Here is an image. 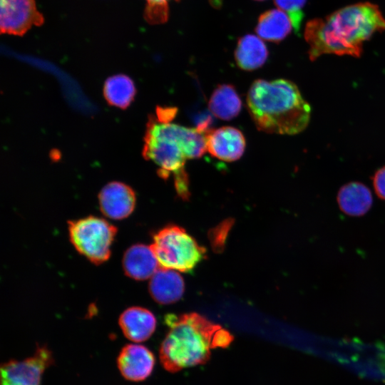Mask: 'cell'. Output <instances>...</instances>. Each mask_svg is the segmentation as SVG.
I'll return each mask as SVG.
<instances>
[{"instance_id":"cell-1","label":"cell","mask_w":385,"mask_h":385,"mask_svg":"<svg viewBox=\"0 0 385 385\" xmlns=\"http://www.w3.org/2000/svg\"><path fill=\"white\" fill-rule=\"evenodd\" d=\"M385 30V19L378 6L359 3L340 9L324 19L307 22L304 38L311 61L323 54L359 57L363 43Z\"/></svg>"},{"instance_id":"cell-2","label":"cell","mask_w":385,"mask_h":385,"mask_svg":"<svg viewBox=\"0 0 385 385\" xmlns=\"http://www.w3.org/2000/svg\"><path fill=\"white\" fill-rule=\"evenodd\" d=\"M210 130L206 123L191 128L155 116L149 118L143 155L158 166L161 178L167 179L171 173L173 174L177 193L183 200H188L190 195L185 161L199 158L207 151Z\"/></svg>"},{"instance_id":"cell-3","label":"cell","mask_w":385,"mask_h":385,"mask_svg":"<svg viewBox=\"0 0 385 385\" xmlns=\"http://www.w3.org/2000/svg\"><path fill=\"white\" fill-rule=\"evenodd\" d=\"M165 322L169 329L159 357L164 369L171 373L206 363L212 349L226 348L233 340L227 329L197 313L168 314Z\"/></svg>"},{"instance_id":"cell-4","label":"cell","mask_w":385,"mask_h":385,"mask_svg":"<svg viewBox=\"0 0 385 385\" xmlns=\"http://www.w3.org/2000/svg\"><path fill=\"white\" fill-rule=\"evenodd\" d=\"M246 101L257 128L265 133L295 135L303 131L310 120L309 104L298 87L287 79L255 81Z\"/></svg>"},{"instance_id":"cell-5","label":"cell","mask_w":385,"mask_h":385,"mask_svg":"<svg viewBox=\"0 0 385 385\" xmlns=\"http://www.w3.org/2000/svg\"><path fill=\"white\" fill-rule=\"evenodd\" d=\"M161 267L192 271L205 257L206 250L183 228L168 225L153 236L150 245Z\"/></svg>"},{"instance_id":"cell-6","label":"cell","mask_w":385,"mask_h":385,"mask_svg":"<svg viewBox=\"0 0 385 385\" xmlns=\"http://www.w3.org/2000/svg\"><path fill=\"white\" fill-rule=\"evenodd\" d=\"M71 243L76 250L96 265L107 261L117 228L106 220L88 216L68 222Z\"/></svg>"},{"instance_id":"cell-7","label":"cell","mask_w":385,"mask_h":385,"mask_svg":"<svg viewBox=\"0 0 385 385\" xmlns=\"http://www.w3.org/2000/svg\"><path fill=\"white\" fill-rule=\"evenodd\" d=\"M53 364L51 353L37 348L24 360H9L1 366V385H41L45 370Z\"/></svg>"},{"instance_id":"cell-8","label":"cell","mask_w":385,"mask_h":385,"mask_svg":"<svg viewBox=\"0 0 385 385\" xmlns=\"http://www.w3.org/2000/svg\"><path fill=\"white\" fill-rule=\"evenodd\" d=\"M43 21L35 0H0L2 34L22 36L32 26H41Z\"/></svg>"},{"instance_id":"cell-9","label":"cell","mask_w":385,"mask_h":385,"mask_svg":"<svg viewBox=\"0 0 385 385\" xmlns=\"http://www.w3.org/2000/svg\"><path fill=\"white\" fill-rule=\"evenodd\" d=\"M155 356L146 346L138 344L124 346L117 358V366L123 377L138 382L146 379L152 373Z\"/></svg>"},{"instance_id":"cell-10","label":"cell","mask_w":385,"mask_h":385,"mask_svg":"<svg viewBox=\"0 0 385 385\" xmlns=\"http://www.w3.org/2000/svg\"><path fill=\"white\" fill-rule=\"evenodd\" d=\"M102 213L113 220H122L129 216L135 205V194L128 185L120 182H111L105 185L98 195Z\"/></svg>"},{"instance_id":"cell-11","label":"cell","mask_w":385,"mask_h":385,"mask_svg":"<svg viewBox=\"0 0 385 385\" xmlns=\"http://www.w3.org/2000/svg\"><path fill=\"white\" fill-rule=\"evenodd\" d=\"M245 145L242 133L234 127L224 126L210 130L207 135V151L225 162L240 159L245 152Z\"/></svg>"},{"instance_id":"cell-12","label":"cell","mask_w":385,"mask_h":385,"mask_svg":"<svg viewBox=\"0 0 385 385\" xmlns=\"http://www.w3.org/2000/svg\"><path fill=\"white\" fill-rule=\"evenodd\" d=\"M118 323L124 336L136 343L148 340L156 327L154 314L140 307L126 309L120 315Z\"/></svg>"},{"instance_id":"cell-13","label":"cell","mask_w":385,"mask_h":385,"mask_svg":"<svg viewBox=\"0 0 385 385\" xmlns=\"http://www.w3.org/2000/svg\"><path fill=\"white\" fill-rule=\"evenodd\" d=\"M185 289L181 275L174 270L159 268L150 277L149 292L153 299L160 304L178 301Z\"/></svg>"},{"instance_id":"cell-14","label":"cell","mask_w":385,"mask_h":385,"mask_svg":"<svg viewBox=\"0 0 385 385\" xmlns=\"http://www.w3.org/2000/svg\"><path fill=\"white\" fill-rule=\"evenodd\" d=\"M158 265L151 247L143 244L130 247L123 257V267L125 274L136 280L151 277L159 269Z\"/></svg>"},{"instance_id":"cell-15","label":"cell","mask_w":385,"mask_h":385,"mask_svg":"<svg viewBox=\"0 0 385 385\" xmlns=\"http://www.w3.org/2000/svg\"><path fill=\"white\" fill-rule=\"evenodd\" d=\"M373 198L369 188L359 182L343 185L337 194L341 210L350 216H361L371 207Z\"/></svg>"},{"instance_id":"cell-16","label":"cell","mask_w":385,"mask_h":385,"mask_svg":"<svg viewBox=\"0 0 385 385\" xmlns=\"http://www.w3.org/2000/svg\"><path fill=\"white\" fill-rule=\"evenodd\" d=\"M268 57L266 45L259 36L247 34L240 38L235 51L237 65L244 71L260 68Z\"/></svg>"},{"instance_id":"cell-17","label":"cell","mask_w":385,"mask_h":385,"mask_svg":"<svg viewBox=\"0 0 385 385\" xmlns=\"http://www.w3.org/2000/svg\"><path fill=\"white\" fill-rule=\"evenodd\" d=\"M292 28L287 13L279 9H271L260 16L256 32L261 38L277 43L287 37Z\"/></svg>"},{"instance_id":"cell-18","label":"cell","mask_w":385,"mask_h":385,"mask_svg":"<svg viewBox=\"0 0 385 385\" xmlns=\"http://www.w3.org/2000/svg\"><path fill=\"white\" fill-rule=\"evenodd\" d=\"M208 107L215 117L229 120L240 113L242 101L233 86L220 84L213 91Z\"/></svg>"},{"instance_id":"cell-19","label":"cell","mask_w":385,"mask_h":385,"mask_svg":"<svg viewBox=\"0 0 385 385\" xmlns=\"http://www.w3.org/2000/svg\"><path fill=\"white\" fill-rule=\"evenodd\" d=\"M103 95L110 105L125 109L133 100L135 88L128 76L123 74L115 75L106 81Z\"/></svg>"},{"instance_id":"cell-20","label":"cell","mask_w":385,"mask_h":385,"mask_svg":"<svg viewBox=\"0 0 385 385\" xmlns=\"http://www.w3.org/2000/svg\"><path fill=\"white\" fill-rule=\"evenodd\" d=\"M307 0H274L279 9L289 16L294 31L298 32L304 17L302 9Z\"/></svg>"},{"instance_id":"cell-21","label":"cell","mask_w":385,"mask_h":385,"mask_svg":"<svg viewBox=\"0 0 385 385\" xmlns=\"http://www.w3.org/2000/svg\"><path fill=\"white\" fill-rule=\"evenodd\" d=\"M170 0H146L147 5L144 12L145 19L150 24H161L168 16V5ZM177 1V0H176Z\"/></svg>"},{"instance_id":"cell-22","label":"cell","mask_w":385,"mask_h":385,"mask_svg":"<svg viewBox=\"0 0 385 385\" xmlns=\"http://www.w3.org/2000/svg\"><path fill=\"white\" fill-rule=\"evenodd\" d=\"M372 180L376 194L379 198L385 200V166L376 171Z\"/></svg>"},{"instance_id":"cell-23","label":"cell","mask_w":385,"mask_h":385,"mask_svg":"<svg viewBox=\"0 0 385 385\" xmlns=\"http://www.w3.org/2000/svg\"><path fill=\"white\" fill-rule=\"evenodd\" d=\"M257 1H262V0H257Z\"/></svg>"}]
</instances>
